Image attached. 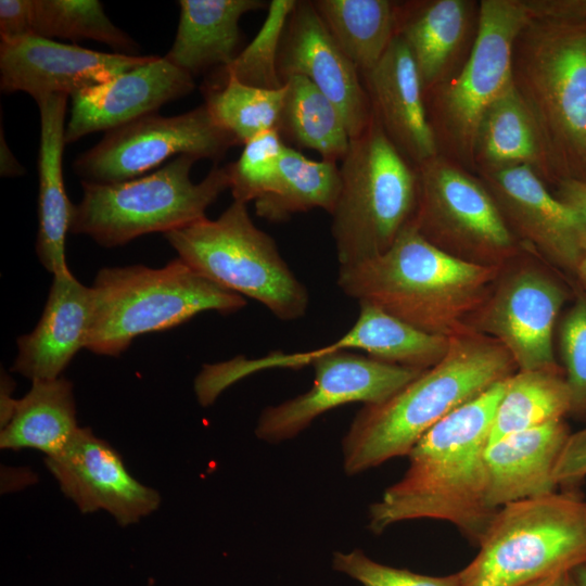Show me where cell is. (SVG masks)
<instances>
[{
	"instance_id": "9",
	"label": "cell",
	"mask_w": 586,
	"mask_h": 586,
	"mask_svg": "<svg viewBox=\"0 0 586 586\" xmlns=\"http://www.w3.org/2000/svg\"><path fill=\"white\" fill-rule=\"evenodd\" d=\"M192 269L215 283L264 305L276 318H303L307 288L281 256L276 241L257 228L246 203L233 201L214 220L207 217L164 233Z\"/></svg>"
},
{
	"instance_id": "13",
	"label": "cell",
	"mask_w": 586,
	"mask_h": 586,
	"mask_svg": "<svg viewBox=\"0 0 586 586\" xmlns=\"http://www.w3.org/2000/svg\"><path fill=\"white\" fill-rule=\"evenodd\" d=\"M506 265L466 327L497 340L518 370L562 371L553 353V329L566 291L533 263Z\"/></svg>"
},
{
	"instance_id": "45",
	"label": "cell",
	"mask_w": 586,
	"mask_h": 586,
	"mask_svg": "<svg viewBox=\"0 0 586 586\" xmlns=\"http://www.w3.org/2000/svg\"><path fill=\"white\" fill-rule=\"evenodd\" d=\"M576 275L579 277L581 281L586 286V229L582 232L581 235V258Z\"/></svg>"
},
{
	"instance_id": "33",
	"label": "cell",
	"mask_w": 586,
	"mask_h": 586,
	"mask_svg": "<svg viewBox=\"0 0 586 586\" xmlns=\"http://www.w3.org/2000/svg\"><path fill=\"white\" fill-rule=\"evenodd\" d=\"M33 36L91 39L115 49L137 50L136 42L106 16L97 0H33Z\"/></svg>"
},
{
	"instance_id": "38",
	"label": "cell",
	"mask_w": 586,
	"mask_h": 586,
	"mask_svg": "<svg viewBox=\"0 0 586 586\" xmlns=\"http://www.w3.org/2000/svg\"><path fill=\"white\" fill-rule=\"evenodd\" d=\"M586 477V428L571 433L555 469L558 486L572 487Z\"/></svg>"
},
{
	"instance_id": "46",
	"label": "cell",
	"mask_w": 586,
	"mask_h": 586,
	"mask_svg": "<svg viewBox=\"0 0 586 586\" xmlns=\"http://www.w3.org/2000/svg\"><path fill=\"white\" fill-rule=\"evenodd\" d=\"M577 586H586V565H582L573 571Z\"/></svg>"
},
{
	"instance_id": "28",
	"label": "cell",
	"mask_w": 586,
	"mask_h": 586,
	"mask_svg": "<svg viewBox=\"0 0 586 586\" xmlns=\"http://www.w3.org/2000/svg\"><path fill=\"white\" fill-rule=\"evenodd\" d=\"M283 87L277 124L283 141L314 150L323 161H342L351 138L335 104L306 77L292 76L283 81Z\"/></svg>"
},
{
	"instance_id": "18",
	"label": "cell",
	"mask_w": 586,
	"mask_h": 586,
	"mask_svg": "<svg viewBox=\"0 0 586 586\" xmlns=\"http://www.w3.org/2000/svg\"><path fill=\"white\" fill-rule=\"evenodd\" d=\"M277 67L282 84L292 76L314 82L341 112L351 139L368 127L372 112L360 72L332 38L311 0H296Z\"/></svg>"
},
{
	"instance_id": "26",
	"label": "cell",
	"mask_w": 586,
	"mask_h": 586,
	"mask_svg": "<svg viewBox=\"0 0 586 586\" xmlns=\"http://www.w3.org/2000/svg\"><path fill=\"white\" fill-rule=\"evenodd\" d=\"M473 165L480 173L526 165L542 179L555 178L537 123L514 85L482 117Z\"/></svg>"
},
{
	"instance_id": "31",
	"label": "cell",
	"mask_w": 586,
	"mask_h": 586,
	"mask_svg": "<svg viewBox=\"0 0 586 586\" xmlns=\"http://www.w3.org/2000/svg\"><path fill=\"white\" fill-rule=\"evenodd\" d=\"M570 409L571 396L563 371L518 370L506 381L488 444L562 420Z\"/></svg>"
},
{
	"instance_id": "2",
	"label": "cell",
	"mask_w": 586,
	"mask_h": 586,
	"mask_svg": "<svg viewBox=\"0 0 586 586\" xmlns=\"http://www.w3.org/2000/svg\"><path fill=\"white\" fill-rule=\"evenodd\" d=\"M518 370L495 339L468 328L446 355L393 396L364 405L343 441V468L355 475L400 456L448 413Z\"/></svg>"
},
{
	"instance_id": "25",
	"label": "cell",
	"mask_w": 586,
	"mask_h": 586,
	"mask_svg": "<svg viewBox=\"0 0 586 586\" xmlns=\"http://www.w3.org/2000/svg\"><path fill=\"white\" fill-rule=\"evenodd\" d=\"M472 8L464 0L399 2L396 35L408 46L424 93L448 79L469 30Z\"/></svg>"
},
{
	"instance_id": "29",
	"label": "cell",
	"mask_w": 586,
	"mask_h": 586,
	"mask_svg": "<svg viewBox=\"0 0 586 586\" xmlns=\"http://www.w3.org/2000/svg\"><path fill=\"white\" fill-rule=\"evenodd\" d=\"M326 28L360 73L373 68L397 33L390 0H311Z\"/></svg>"
},
{
	"instance_id": "19",
	"label": "cell",
	"mask_w": 586,
	"mask_h": 586,
	"mask_svg": "<svg viewBox=\"0 0 586 586\" xmlns=\"http://www.w3.org/2000/svg\"><path fill=\"white\" fill-rule=\"evenodd\" d=\"M194 87L193 76L165 56L153 55L146 63L72 97L65 144L153 114L163 104L190 93Z\"/></svg>"
},
{
	"instance_id": "17",
	"label": "cell",
	"mask_w": 586,
	"mask_h": 586,
	"mask_svg": "<svg viewBox=\"0 0 586 586\" xmlns=\"http://www.w3.org/2000/svg\"><path fill=\"white\" fill-rule=\"evenodd\" d=\"M153 55L92 51L38 36L0 43V87L23 91L36 101L95 87L150 61Z\"/></svg>"
},
{
	"instance_id": "21",
	"label": "cell",
	"mask_w": 586,
	"mask_h": 586,
	"mask_svg": "<svg viewBox=\"0 0 586 586\" xmlns=\"http://www.w3.org/2000/svg\"><path fill=\"white\" fill-rule=\"evenodd\" d=\"M91 311V286L71 271L53 276L37 326L16 340L12 371L31 381L59 378L76 353L86 348Z\"/></svg>"
},
{
	"instance_id": "22",
	"label": "cell",
	"mask_w": 586,
	"mask_h": 586,
	"mask_svg": "<svg viewBox=\"0 0 586 586\" xmlns=\"http://www.w3.org/2000/svg\"><path fill=\"white\" fill-rule=\"evenodd\" d=\"M571 432L564 419L487 445L486 501L492 510L557 492L555 469Z\"/></svg>"
},
{
	"instance_id": "10",
	"label": "cell",
	"mask_w": 586,
	"mask_h": 586,
	"mask_svg": "<svg viewBox=\"0 0 586 586\" xmlns=\"http://www.w3.org/2000/svg\"><path fill=\"white\" fill-rule=\"evenodd\" d=\"M477 15L476 35L459 74L424 93L438 153L443 148L466 165H473L482 117L513 85L514 43L532 21L522 0H482Z\"/></svg>"
},
{
	"instance_id": "42",
	"label": "cell",
	"mask_w": 586,
	"mask_h": 586,
	"mask_svg": "<svg viewBox=\"0 0 586 586\" xmlns=\"http://www.w3.org/2000/svg\"><path fill=\"white\" fill-rule=\"evenodd\" d=\"M0 140H1V143H0L1 176H4V177L21 176L24 173V168L21 166V164L17 162V160L14 157L13 153L11 152L10 148L8 146L7 141L4 139L2 127H1Z\"/></svg>"
},
{
	"instance_id": "24",
	"label": "cell",
	"mask_w": 586,
	"mask_h": 586,
	"mask_svg": "<svg viewBox=\"0 0 586 586\" xmlns=\"http://www.w3.org/2000/svg\"><path fill=\"white\" fill-rule=\"evenodd\" d=\"M268 5L263 0H180L177 34L165 58L191 76L226 67L237 56L241 17Z\"/></svg>"
},
{
	"instance_id": "30",
	"label": "cell",
	"mask_w": 586,
	"mask_h": 586,
	"mask_svg": "<svg viewBox=\"0 0 586 586\" xmlns=\"http://www.w3.org/2000/svg\"><path fill=\"white\" fill-rule=\"evenodd\" d=\"M340 187L336 163L310 160L286 145L273 186L254 202L255 213L270 222H282L314 208L331 214Z\"/></svg>"
},
{
	"instance_id": "40",
	"label": "cell",
	"mask_w": 586,
	"mask_h": 586,
	"mask_svg": "<svg viewBox=\"0 0 586 586\" xmlns=\"http://www.w3.org/2000/svg\"><path fill=\"white\" fill-rule=\"evenodd\" d=\"M523 4L532 20L586 21V0H526Z\"/></svg>"
},
{
	"instance_id": "43",
	"label": "cell",
	"mask_w": 586,
	"mask_h": 586,
	"mask_svg": "<svg viewBox=\"0 0 586 586\" xmlns=\"http://www.w3.org/2000/svg\"><path fill=\"white\" fill-rule=\"evenodd\" d=\"M14 391V382L11 378L2 372L1 374V428L10 420L16 399L12 396Z\"/></svg>"
},
{
	"instance_id": "7",
	"label": "cell",
	"mask_w": 586,
	"mask_h": 586,
	"mask_svg": "<svg viewBox=\"0 0 586 586\" xmlns=\"http://www.w3.org/2000/svg\"><path fill=\"white\" fill-rule=\"evenodd\" d=\"M461 586H522L586 565V500L572 491L498 509Z\"/></svg>"
},
{
	"instance_id": "20",
	"label": "cell",
	"mask_w": 586,
	"mask_h": 586,
	"mask_svg": "<svg viewBox=\"0 0 586 586\" xmlns=\"http://www.w3.org/2000/svg\"><path fill=\"white\" fill-rule=\"evenodd\" d=\"M372 115L415 167L437 156L422 81L406 42L396 35L377 65L360 73Z\"/></svg>"
},
{
	"instance_id": "36",
	"label": "cell",
	"mask_w": 586,
	"mask_h": 586,
	"mask_svg": "<svg viewBox=\"0 0 586 586\" xmlns=\"http://www.w3.org/2000/svg\"><path fill=\"white\" fill-rule=\"evenodd\" d=\"M560 349L570 391V413L586 416V296L578 294L560 326Z\"/></svg>"
},
{
	"instance_id": "32",
	"label": "cell",
	"mask_w": 586,
	"mask_h": 586,
	"mask_svg": "<svg viewBox=\"0 0 586 586\" xmlns=\"http://www.w3.org/2000/svg\"><path fill=\"white\" fill-rule=\"evenodd\" d=\"M283 95V86L265 89L225 77L206 90L204 104L215 123L244 145L257 135L277 129Z\"/></svg>"
},
{
	"instance_id": "37",
	"label": "cell",
	"mask_w": 586,
	"mask_h": 586,
	"mask_svg": "<svg viewBox=\"0 0 586 586\" xmlns=\"http://www.w3.org/2000/svg\"><path fill=\"white\" fill-rule=\"evenodd\" d=\"M332 565L362 586H461L458 573L442 577L422 575L379 563L359 549L335 551Z\"/></svg>"
},
{
	"instance_id": "12",
	"label": "cell",
	"mask_w": 586,
	"mask_h": 586,
	"mask_svg": "<svg viewBox=\"0 0 586 586\" xmlns=\"http://www.w3.org/2000/svg\"><path fill=\"white\" fill-rule=\"evenodd\" d=\"M239 144L219 127L205 104L176 116L155 113L106 131L78 156L74 171L81 182L111 184L140 177L173 156L218 161Z\"/></svg>"
},
{
	"instance_id": "3",
	"label": "cell",
	"mask_w": 586,
	"mask_h": 586,
	"mask_svg": "<svg viewBox=\"0 0 586 586\" xmlns=\"http://www.w3.org/2000/svg\"><path fill=\"white\" fill-rule=\"evenodd\" d=\"M502 268L459 259L425 240L411 222L383 254L339 267L336 283L358 304L450 337L467 328Z\"/></svg>"
},
{
	"instance_id": "1",
	"label": "cell",
	"mask_w": 586,
	"mask_h": 586,
	"mask_svg": "<svg viewBox=\"0 0 586 586\" xmlns=\"http://www.w3.org/2000/svg\"><path fill=\"white\" fill-rule=\"evenodd\" d=\"M507 379L448 413L418 441L407 455L405 474L369 507L372 533L434 519L454 524L479 544L498 511L486 501L484 456Z\"/></svg>"
},
{
	"instance_id": "6",
	"label": "cell",
	"mask_w": 586,
	"mask_h": 586,
	"mask_svg": "<svg viewBox=\"0 0 586 586\" xmlns=\"http://www.w3.org/2000/svg\"><path fill=\"white\" fill-rule=\"evenodd\" d=\"M341 187L331 215L339 267L386 252L415 218L418 170L393 145L372 115L341 161Z\"/></svg>"
},
{
	"instance_id": "44",
	"label": "cell",
	"mask_w": 586,
	"mask_h": 586,
	"mask_svg": "<svg viewBox=\"0 0 586 586\" xmlns=\"http://www.w3.org/2000/svg\"><path fill=\"white\" fill-rule=\"evenodd\" d=\"M522 586H577L573 572H564L540 578Z\"/></svg>"
},
{
	"instance_id": "4",
	"label": "cell",
	"mask_w": 586,
	"mask_h": 586,
	"mask_svg": "<svg viewBox=\"0 0 586 586\" xmlns=\"http://www.w3.org/2000/svg\"><path fill=\"white\" fill-rule=\"evenodd\" d=\"M512 80L559 181L586 176V21L532 20L518 36Z\"/></svg>"
},
{
	"instance_id": "27",
	"label": "cell",
	"mask_w": 586,
	"mask_h": 586,
	"mask_svg": "<svg viewBox=\"0 0 586 586\" xmlns=\"http://www.w3.org/2000/svg\"><path fill=\"white\" fill-rule=\"evenodd\" d=\"M78 429L73 383L62 377L35 380L1 428L0 447L30 448L51 457L65 448Z\"/></svg>"
},
{
	"instance_id": "15",
	"label": "cell",
	"mask_w": 586,
	"mask_h": 586,
	"mask_svg": "<svg viewBox=\"0 0 586 586\" xmlns=\"http://www.w3.org/2000/svg\"><path fill=\"white\" fill-rule=\"evenodd\" d=\"M44 461L62 493L82 513L103 510L127 526L161 504L158 492L137 481L119 453L90 428L79 426L65 448Z\"/></svg>"
},
{
	"instance_id": "11",
	"label": "cell",
	"mask_w": 586,
	"mask_h": 586,
	"mask_svg": "<svg viewBox=\"0 0 586 586\" xmlns=\"http://www.w3.org/2000/svg\"><path fill=\"white\" fill-rule=\"evenodd\" d=\"M412 225L430 243L466 262L505 267L521 246L481 179L441 154L417 167Z\"/></svg>"
},
{
	"instance_id": "41",
	"label": "cell",
	"mask_w": 586,
	"mask_h": 586,
	"mask_svg": "<svg viewBox=\"0 0 586 586\" xmlns=\"http://www.w3.org/2000/svg\"><path fill=\"white\" fill-rule=\"evenodd\" d=\"M556 196L573 209L586 225V176L560 179Z\"/></svg>"
},
{
	"instance_id": "5",
	"label": "cell",
	"mask_w": 586,
	"mask_h": 586,
	"mask_svg": "<svg viewBox=\"0 0 586 586\" xmlns=\"http://www.w3.org/2000/svg\"><path fill=\"white\" fill-rule=\"evenodd\" d=\"M86 348L119 356L139 335L177 327L195 315L238 311L245 297L202 276L177 257L161 268L105 267L91 286Z\"/></svg>"
},
{
	"instance_id": "23",
	"label": "cell",
	"mask_w": 586,
	"mask_h": 586,
	"mask_svg": "<svg viewBox=\"0 0 586 586\" xmlns=\"http://www.w3.org/2000/svg\"><path fill=\"white\" fill-rule=\"evenodd\" d=\"M37 103L40 113V142L36 252L41 265L55 276L69 271L65 243L74 207L65 191L62 170L67 95L51 94Z\"/></svg>"
},
{
	"instance_id": "8",
	"label": "cell",
	"mask_w": 586,
	"mask_h": 586,
	"mask_svg": "<svg viewBox=\"0 0 586 586\" xmlns=\"http://www.w3.org/2000/svg\"><path fill=\"white\" fill-rule=\"evenodd\" d=\"M192 155L174 157L160 169L131 180L81 182L69 232L85 234L104 247L124 245L143 234L169 232L206 217V209L230 188L228 167H213L200 182L191 180Z\"/></svg>"
},
{
	"instance_id": "35",
	"label": "cell",
	"mask_w": 586,
	"mask_h": 586,
	"mask_svg": "<svg viewBox=\"0 0 586 586\" xmlns=\"http://www.w3.org/2000/svg\"><path fill=\"white\" fill-rule=\"evenodd\" d=\"M286 145L277 129L264 131L244 144L238 161L227 165L233 201L247 204L269 192Z\"/></svg>"
},
{
	"instance_id": "14",
	"label": "cell",
	"mask_w": 586,
	"mask_h": 586,
	"mask_svg": "<svg viewBox=\"0 0 586 586\" xmlns=\"http://www.w3.org/2000/svg\"><path fill=\"white\" fill-rule=\"evenodd\" d=\"M310 390L260 412L255 435L270 444L297 436L322 413L349 403L380 404L424 370L387 364L351 351L316 357Z\"/></svg>"
},
{
	"instance_id": "16",
	"label": "cell",
	"mask_w": 586,
	"mask_h": 586,
	"mask_svg": "<svg viewBox=\"0 0 586 586\" xmlns=\"http://www.w3.org/2000/svg\"><path fill=\"white\" fill-rule=\"evenodd\" d=\"M480 174L517 240L550 264L576 275L581 235L586 229L578 215L551 194L530 166Z\"/></svg>"
},
{
	"instance_id": "39",
	"label": "cell",
	"mask_w": 586,
	"mask_h": 586,
	"mask_svg": "<svg viewBox=\"0 0 586 586\" xmlns=\"http://www.w3.org/2000/svg\"><path fill=\"white\" fill-rule=\"evenodd\" d=\"M33 0L0 1L1 41H15L33 36Z\"/></svg>"
},
{
	"instance_id": "34",
	"label": "cell",
	"mask_w": 586,
	"mask_h": 586,
	"mask_svg": "<svg viewBox=\"0 0 586 586\" xmlns=\"http://www.w3.org/2000/svg\"><path fill=\"white\" fill-rule=\"evenodd\" d=\"M296 0H272L258 34L221 73L225 77L258 88L283 86L277 67L279 48L289 15Z\"/></svg>"
}]
</instances>
